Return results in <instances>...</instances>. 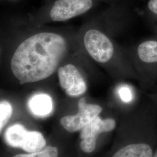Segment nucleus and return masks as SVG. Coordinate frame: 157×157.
<instances>
[{
	"label": "nucleus",
	"mask_w": 157,
	"mask_h": 157,
	"mask_svg": "<svg viewBox=\"0 0 157 157\" xmlns=\"http://www.w3.org/2000/svg\"><path fill=\"white\" fill-rule=\"evenodd\" d=\"M157 145V118L143 115L133 124L130 139L111 157H154Z\"/></svg>",
	"instance_id": "f03ea898"
},
{
	"label": "nucleus",
	"mask_w": 157,
	"mask_h": 157,
	"mask_svg": "<svg viewBox=\"0 0 157 157\" xmlns=\"http://www.w3.org/2000/svg\"><path fill=\"white\" fill-rule=\"evenodd\" d=\"M58 150L56 147H47L44 148L42 151L23 154H18L13 157H58Z\"/></svg>",
	"instance_id": "f8f14e48"
},
{
	"label": "nucleus",
	"mask_w": 157,
	"mask_h": 157,
	"mask_svg": "<svg viewBox=\"0 0 157 157\" xmlns=\"http://www.w3.org/2000/svg\"><path fill=\"white\" fill-rule=\"evenodd\" d=\"M12 114V107L6 101H1L0 103V130L6 126Z\"/></svg>",
	"instance_id": "9b49d317"
},
{
	"label": "nucleus",
	"mask_w": 157,
	"mask_h": 157,
	"mask_svg": "<svg viewBox=\"0 0 157 157\" xmlns=\"http://www.w3.org/2000/svg\"><path fill=\"white\" fill-rule=\"evenodd\" d=\"M102 109L100 105L88 104L85 98H82L78 102V113L75 115L62 117L60 123L64 129L72 133L82 129L90 123L101 113Z\"/></svg>",
	"instance_id": "423d86ee"
},
{
	"label": "nucleus",
	"mask_w": 157,
	"mask_h": 157,
	"mask_svg": "<svg viewBox=\"0 0 157 157\" xmlns=\"http://www.w3.org/2000/svg\"><path fill=\"white\" fill-rule=\"evenodd\" d=\"M137 52L142 61L157 62V41L149 40L142 43L138 47Z\"/></svg>",
	"instance_id": "9d476101"
},
{
	"label": "nucleus",
	"mask_w": 157,
	"mask_h": 157,
	"mask_svg": "<svg viewBox=\"0 0 157 157\" xmlns=\"http://www.w3.org/2000/svg\"><path fill=\"white\" fill-rule=\"evenodd\" d=\"M86 50L97 62L109 61L113 54L114 48L111 41L106 35L96 29H90L84 36Z\"/></svg>",
	"instance_id": "39448f33"
},
{
	"label": "nucleus",
	"mask_w": 157,
	"mask_h": 157,
	"mask_svg": "<svg viewBox=\"0 0 157 157\" xmlns=\"http://www.w3.org/2000/svg\"><path fill=\"white\" fill-rule=\"evenodd\" d=\"M154 157H157V147H156V148H155V151Z\"/></svg>",
	"instance_id": "2eb2a0df"
},
{
	"label": "nucleus",
	"mask_w": 157,
	"mask_h": 157,
	"mask_svg": "<svg viewBox=\"0 0 157 157\" xmlns=\"http://www.w3.org/2000/svg\"><path fill=\"white\" fill-rule=\"evenodd\" d=\"M59 84L67 94L77 97L83 94L87 85L78 68L72 63H67L58 69Z\"/></svg>",
	"instance_id": "6e6552de"
},
{
	"label": "nucleus",
	"mask_w": 157,
	"mask_h": 157,
	"mask_svg": "<svg viewBox=\"0 0 157 157\" xmlns=\"http://www.w3.org/2000/svg\"><path fill=\"white\" fill-rule=\"evenodd\" d=\"M148 6L151 11L157 14V0H150L148 2Z\"/></svg>",
	"instance_id": "4468645a"
},
{
	"label": "nucleus",
	"mask_w": 157,
	"mask_h": 157,
	"mask_svg": "<svg viewBox=\"0 0 157 157\" xmlns=\"http://www.w3.org/2000/svg\"><path fill=\"white\" fill-rule=\"evenodd\" d=\"M29 107L33 114L39 117L48 115L53 108L50 96L46 94H39L32 97L29 102Z\"/></svg>",
	"instance_id": "1a4fd4ad"
},
{
	"label": "nucleus",
	"mask_w": 157,
	"mask_h": 157,
	"mask_svg": "<svg viewBox=\"0 0 157 157\" xmlns=\"http://www.w3.org/2000/svg\"><path fill=\"white\" fill-rule=\"evenodd\" d=\"M116 121L111 118L102 119L97 117L81 130L80 148L83 151L92 152L95 150L96 142L99 135L108 133L116 128Z\"/></svg>",
	"instance_id": "0eeeda50"
},
{
	"label": "nucleus",
	"mask_w": 157,
	"mask_h": 157,
	"mask_svg": "<svg viewBox=\"0 0 157 157\" xmlns=\"http://www.w3.org/2000/svg\"><path fill=\"white\" fill-rule=\"evenodd\" d=\"M8 145L19 148L29 153L42 151L46 145L43 135L37 131H28L22 125L15 124L9 127L5 133Z\"/></svg>",
	"instance_id": "7ed1b4c3"
},
{
	"label": "nucleus",
	"mask_w": 157,
	"mask_h": 157,
	"mask_svg": "<svg viewBox=\"0 0 157 157\" xmlns=\"http://www.w3.org/2000/svg\"><path fill=\"white\" fill-rule=\"evenodd\" d=\"M11 1H16L17 0H11Z\"/></svg>",
	"instance_id": "dca6fc26"
},
{
	"label": "nucleus",
	"mask_w": 157,
	"mask_h": 157,
	"mask_svg": "<svg viewBox=\"0 0 157 157\" xmlns=\"http://www.w3.org/2000/svg\"><path fill=\"white\" fill-rule=\"evenodd\" d=\"M118 93L122 101L128 103L133 100V95L132 91L128 86H122L118 90Z\"/></svg>",
	"instance_id": "ddd939ff"
},
{
	"label": "nucleus",
	"mask_w": 157,
	"mask_h": 157,
	"mask_svg": "<svg viewBox=\"0 0 157 157\" xmlns=\"http://www.w3.org/2000/svg\"><path fill=\"white\" fill-rule=\"evenodd\" d=\"M94 0H56L48 8L47 13L54 22H64L89 11Z\"/></svg>",
	"instance_id": "20e7f679"
},
{
	"label": "nucleus",
	"mask_w": 157,
	"mask_h": 157,
	"mask_svg": "<svg viewBox=\"0 0 157 157\" xmlns=\"http://www.w3.org/2000/svg\"><path fill=\"white\" fill-rule=\"evenodd\" d=\"M67 50V41L60 34H35L24 40L13 52L12 72L21 84L43 80L58 70Z\"/></svg>",
	"instance_id": "f257e3e1"
}]
</instances>
